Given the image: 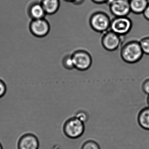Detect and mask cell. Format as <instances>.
I'll use <instances>...</instances> for the list:
<instances>
[{
    "mask_svg": "<svg viewBox=\"0 0 149 149\" xmlns=\"http://www.w3.org/2000/svg\"><path fill=\"white\" fill-rule=\"evenodd\" d=\"M144 54L139 42L131 40L124 44L121 48L120 56L125 62L130 64L136 63L142 59Z\"/></svg>",
    "mask_w": 149,
    "mask_h": 149,
    "instance_id": "obj_1",
    "label": "cell"
},
{
    "mask_svg": "<svg viewBox=\"0 0 149 149\" xmlns=\"http://www.w3.org/2000/svg\"><path fill=\"white\" fill-rule=\"evenodd\" d=\"M111 20L107 14L102 11L93 13L89 19L91 27L95 32L104 33L110 30Z\"/></svg>",
    "mask_w": 149,
    "mask_h": 149,
    "instance_id": "obj_2",
    "label": "cell"
},
{
    "mask_svg": "<svg viewBox=\"0 0 149 149\" xmlns=\"http://www.w3.org/2000/svg\"><path fill=\"white\" fill-rule=\"evenodd\" d=\"M84 123L75 117L69 118L63 125V132L68 137L76 139L80 137L84 133Z\"/></svg>",
    "mask_w": 149,
    "mask_h": 149,
    "instance_id": "obj_3",
    "label": "cell"
},
{
    "mask_svg": "<svg viewBox=\"0 0 149 149\" xmlns=\"http://www.w3.org/2000/svg\"><path fill=\"white\" fill-rule=\"evenodd\" d=\"M72 55L75 69L80 71H85L91 67L92 58L88 52L83 49L74 51Z\"/></svg>",
    "mask_w": 149,
    "mask_h": 149,
    "instance_id": "obj_4",
    "label": "cell"
},
{
    "mask_svg": "<svg viewBox=\"0 0 149 149\" xmlns=\"http://www.w3.org/2000/svg\"><path fill=\"white\" fill-rule=\"evenodd\" d=\"M132 27V21L128 16L115 17L111 20L110 30L122 36L129 33Z\"/></svg>",
    "mask_w": 149,
    "mask_h": 149,
    "instance_id": "obj_5",
    "label": "cell"
},
{
    "mask_svg": "<svg viewBox=\"0 0 149 149\" xmlns=\"http://www.w3.org/2000/svg\"><path fill=\"white\" fill-rule=\"evenodd\" d=\"M121 37L111 30H109L103 34L101 44L103 48L107 51H116L122 43Z\"/></svg>",
    "mask_w": 149,
    "mask_h": 149,
    "instance_id": "obj_6",
    "label": "cell"
},
{
    "mask_svg": "<svg viewBox=\"0 0 149 149\" xmlns=\"http://www.w3.org/2000/svg\"><path fill=\"white\" fill-rule=\"evenodd\" d=\"M108 5L110 12L115 17L128 16L131 13L130 1L126 0H111Z\"/></svg>",
    "mask_w": 149,
    "mask_h": 149,
    "instance_id": "obj_7",
    "label": "cell"
},
{
    "mask_svg": "<svg viewBox=\"0 0 149 149\" xmlns=\"http://www.w3.org/2000/svg\"><path fill=\"white\" fill-rule=\"evenodd\" d=\"M50 29L49 23L45 18L32 20L29 24V29L32 34L39 38L47 35Z\"/></svg>",
    "mask_w": 149,
    "mask_h": 149,
    "instance_id": "obj_8",
    "label": "cell"
},
{
    "mask_svg": "<svg viewBox=\"0 0 149 149\" xmlns=\"http://www.w3.org/2000/svg\"><path fill=\"white\" fill-rule=\"evenodd\" d=\"M18 149H39L40 142L34 134L27 133L22 135L18 140Z\"/></svg>",
    "mask_w": 149,
    "mask_h": 149,
    "instance_id": "obj_9",
    "label": "cell"
},
{
    "mask_svg": "<svg viewBox=\"0 0 149 149\" xmlns=\"http://www.w3.org/2000/svg\"><path fill=\"white\" fill-rule=\"evenodd\" d=\"M149 3V0H131V12L136 15L143 14Z\"/></svg>",
    "mask_w": 149,
    "mask_h": 149,
    "instance_id": "obj_10",
    "label": "cell"
},
{
    "mask_svg": "<svg viewBox=\"0 0 149 149\" xmlns=\"http://www.w3.org/2000/svg\"><path fill=\"white\" fill-rule=\"evenodd\" d=\"M29 14L32 20H35L45 18L47 14L41 4L35 3L29 8Z\"/></svg>",
    "mask_w": 149,
    "mask_h": 149,
    "instance_id": "obj_11",
    "label": "cell"
},
{
    "mask_svg": "<svg viewBox=\"0 0 149 149\" xmlns=\"http://www.w3.org/2000/svg\"><path fill=\"white\" fill-rule=\"evenodd\" d=\"M47 14H54L60 7V0H42L41 3Z\"/></svg>",
    "mask_w": 149,
    "mask_h": 149,
    "instance_id": "obj_12",
    "label": "cell"
},
{
    "mask_svg": "<svg viewBox=\"0 0 149 149\" xmlns=\"http://www.w3.org/2000/svg\"><path fill=\"white\" fill-rule=\"evenodd\" d=\"M138 121L142 128L149 130V107L144 108L140 111L138 117Z\"/></svg>",
    "mask_w": 149,
    "mask_h": 149,
    "instance_id": "obj_13",
    "label": "cell"
},
{
    "mask_svg": "<svg viewBox=\"0 0 149 149\" xmlns=\"http://www.w3.org/2000/svg\"><path fill=\"white\" fill-rule=\"evenodd\" d=\"M62 63L63 65L66 69L71 70L75 69L71 54L67 55L64 56L63 59Z\"/></svg>",
    "mask_w": 149,
    "mask_h": 149,
    "instance_id": "obj_14",
    "label": "cell"
},
{
    "mask_svg": "<svg viewBox=\"0 0 149 149\" xmlns=\"http://www.w3.org/2000/svg\"><path fill=\"white\" fill-rule=\"evenodd\" d=\"M139 42L144 54L149 55V36L143 37Z\"/></svg>",
    "mask_w": 149,
    "mask_h": 149,
    "instance_id": "obj_15",
    "label": "cell"
},
{
    "mask_svg": "<svg viewBox=\"0 0 149 149\" xmlns=\"http://www.w3.org/2000/svg\"><path fill=\"white\" fill-rule=\"evenodd\" d=\"M81 149H100V148L97 143L93 140H89L84 144Z\"/></svg>",
    "mask_w": 149,
    "mask_h": 149,
    "instance_id": "obj_16",
    "label": "cell"
},
{
    "mask_svg": "<svg viewBox=\"0 0 149 149\" xmlns=\"http://www.w3.org/2000/svg\"><path fill=\"white\" fill-rule=\"evenodd\" d=\"M75 117L84 123L88 121V114L85 111H80L77 112L76 114Z\"/></svg>",
    "mask_w": 149,
    "mask_h": 149,
    "instance_id": "obj_17",
    "label": "cell"
},
{
    "mask_svg": "<svg viewBox=\"0 0 149 149\" xmlns=\"http://www.w3.org/2000/svg\"><path fill=\"white\" fill-rule=\"evenodd\" d=\"M7 91V87L5 83L0 79V98L3 97L6 95Z\"/></svg>",
    "mask_w": 149,
    "mask_h": 149,
    "instance_id": "obj_18",
    "label": "cell"
},
{
    "mask_svg": "<svg viewBox=\"0 0 149 149\" xmlns=\"http://www.w3.org/2000/svg\"><path fill=\"white\" fill-rule=\"evenodd\" d=\"M142 89L145 94L149 95V78L145 80L142 85Z\"/></svg>",
    "mask_w": 149,
    "mask_h": 149,
    "instance_id": "obj_19",
    "label": "cell"
},
{
    "mask_svg": "<svg viewBox=\"0 0 149 149\" xmlns=\"http://www.w3.org/2000/svg\"><path fill=\"white\" fill-rule=\"evenodd\" d=\"M67 2L72 3L75 6H80L85 1V0H64Z\"/></svg>",
    "mask_w": 149,
    "mask_h": 149,
    "instance_id": "obj_20",
    "label": "cell"
},
{
    "mask_svg": "<svg viewBox=\"0 0 149 149\" xmlns=\"http://www.w3.org/2000/svg\"><path fill=\"white\" fill-rule=\"evenodd\" d=\"M93 3L98 5L102 4H109V3L111 1V0H91Z\"/></svg>",
    "mask_w": 149,
    "mask_h": 149,
    "instance_id": "obj_21",
    "label": "cell"
},
{
    "mask_svg": "<svg viewBox=\"0 0 149 149\" xmlns=\"http://www.w3.org/2000/svg\"><path fill=\"white\" fill-rule=\"evenodd\" d=\"M143 16L144 18L146 20L149 21V3L147 6V7L145 10L144 12L143 13Z\"/></svg>",
    "mask_w": 149,
    "mask_h": 149,
    "instance_id": "obj_22",
    "label": "cell"
},
{
    "mask_svg": "<svg viewBox=\"0 0 149 149\" xmlns=\"http://www.w3.org/2000/svg\"><path fill=\"white\" fill-rule=\"evenodd\" d=\"M0 149H3V146L1 143H0Z\"/></svg>",
    "mask_w": 149,
    "mask_h": 149,
    "instance_id": "obj_23",
    "label": "cell"
},
{
    "mask_svg": "<svg viewBox=\"0 0 149 149\" xmlns=\"http://www.w3.org/2000/svg\"><path fill=\"white\" fill-rule=\"evenodd\" d=\"M147 103H148V105L149 106V96H148V98H147Z\"/></svg>",
    "mask_w": 149,
    "mask_h": 149,
    "instance_id": "obj_24",
    "label": "cell"
},
{
    "mask_svg": "<svg viewBox=\"0 0 149 149\" xmlns=\"http://www.w3.org/2000/svg\"><path fill=\"white\" fill-rule=\"evenodd\" d=\"M126 1H130L131 0H126Z\"/></svg>",
    "mask_w": 149,
    "mask_h": 149,
    "instance_id": "obj_25",
    "label": "cell"
}]
</instances>
